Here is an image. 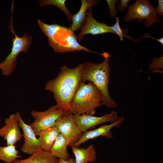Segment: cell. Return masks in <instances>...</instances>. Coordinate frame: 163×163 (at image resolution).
I'll return each mask as SVG.
<instances>
[{
    "instance_id": "18",
    "label": "cell",
    "mask_w": 163,
    "mask_h": 163,
    "mask_svg": "<svg viewBox=\"0 0 163 163\" xmlns=\"http://www.w3.org/2000/svg\"><path fill=\"white\" fill-rule=\"evenodd\" d=\"M68 146V145L66 139L59 133L49 152L58 159L67 160L70 158L67 150Z\"/></svg>"
},
{
    "instance_id": "6",
    "label": "cell",
    "mask_w": 163,
    "mask_h": 163,
    "mask_svg": "<svg viewBox=\"0 0 163 163\" xmlns=\"http://www.w3.org/2000/svg\"><path fill=\"white\" fill-rule=\"evenodd\" d=\"M66 112L56 105L43 111L33 110L31 114L34 121L29 125L36 136H38L41 131L54 126L57 119Z\"/></svg>"
},
{
    "instance_id": "17",
    "label": "cell",
    "mask_w": 163,
    "mask_h": 163,
    "mask_svg": "<svg viewBox=\"0 0 163 163\" xmlns=\"http://www.w3.org/2000/svg\"><path fill=\"white\" fill-rule=\"evenodd\" d=\"M64 40L65 44L62 46L63 53L72 52L75 51H81L84 50L88 53L97 54L101 56L103 54H100L91 50L90 49L80 45L78 43L76 36L71 29L68 35L65 37Z\"/></svg>"
},
{
    "instance_id": "13",
    "label": "cell",
    "mask_w": 163,
    "mask_h": 163,
    "mask_svg": "<svg viewBox=\"0 0 163 163\" xmlns=\"http://www.w3.org/2000/svg\"><path fill=\"white\" fill-rule=\"evenodd\" d=\"M81 5L78 11L73 15L70 28L74 32L80 29L86 16L87 11L90 8L97 5L100 0H81Z\"/></svg>"
},
{
    "instance_id": "1",
    "label": "cell",
    "mask_w": 163,
    "mask_h": 163,
    "mask_svg": "<svg viewBox=\"0 0 163 163\" xmlns=\"http://www.w3.org/2000/svg\"><path fill=\"white\" fill-rule=\"evenodd\" d=\"M82 64L73 68L64 66L55 78L48 81L45 89L52 93L59 108L70 112L72 100L82 81Z\"/></svg>"
},
{
    "instance_id": "21",
    "label": "cell",
    "mask_w": 163,
    "mask_h": 163,
    "mask_svg": "<svg viewBox=\"0 0 163 163\" xmlns=\"http://www.w3.org/2000/svg\"><path fill=\"white\" fill-rule=\"evenodd\" d=\"M116 22L115 24L112 26H110L112 33L117 35L119 37L120 41H123V38L124 37L132 41H136V40L128 35L127 33L128 30L127 28L124 30L121 29L119 24L120 21L119 18L116 17Z\"/></svg>"
},
{
    "instance_id": "3",
    "label": "cell",
    "mask_w": 163,
    "mask_h": 163,
    "mask_svg": "<svg viewBox=\"0 0 163 163\" xmlns=\"http://www.w3.org/2000/svg\"><path fill=\"white\" fill-rule=\"evenodd\" d=\"M102 94L92 83L81 81L73 97L70 112L74 115H94L95 109L102 104Z\"/></svg>"
},
{
    "instance_id": "5",
    "label": "cell",
    "mask_w": 163,
    "mask_h": 163,
    "mask_svg": "<svg viewBox=\"0 0 163 163\" xmlns=\"http://www.w3.org/2000/svg\"><path fill=\"white\" fill-rule=\"evenodd\" d=\"M135 19H138V22L145 20V25L147 27L152 26L157 22H160L155 8L147 0H137L128 7V12L124 17V21L129 23Z\"/></svg>"
},
{
    "instance_id": "16",
    "label": "cell",
    "mask_w": 163,
    "mask_h": 163,
    "mask_svg": "<svg viewBox=\"0 0 163 163\" xmlns=\"http://www.w3.org/2000/svg\"><path fill=\"white\" fill-rule=\"evenodd\" d=\"M59 133L55 126L40 132L38 136L41 149L50 151Z\"/></svg>"
},
{
    "instance_id": "15",
    "label": "cell",
    "mask_w": 163,
    "mask_h": 163,
    "mask_svg": "<svg viewBox=\"0 0 163 163\" xmlns=\"http://www.w3.org/2000/svg\"><path fill=\"white\" fill-rule=\"evenodd\" d=\"M58 161V159L49 151L40 149L27 158L16 159L12 163H57Z\"/></svg>"
},
{
    "instance_id": "23",
    "label": "cell",
    "mask_w": 163,
    "mask_h": 163,
    "mask_svg": "<svg viewBox=\"0 0 163 163\" xmlns=\"http://www.w3.org/2000/svg\"><path fill=\"white\" fill-rule=\"evenodd\" d=\"M150 69L154 71H157V69L163 68V56L159 58L153 59L151 63L149 65Z\"/></svg>"
},
{
    "instance_id": "10",
    "label": "cell",
    "mask_w": 163,
    "mask_h": 163,
    "mask_svg": "<svg viewBox=\"0 0 163 163\" xmlns=\"http://www.w3.org/2000/svg\"><path fill=\"white\" fill-rule=\"evenodd\" d=\"M5 123V125L0 128V136L6 141L7 145H14L23 137L16 113L6 118Z\"/></svg>"
},
{
    "instance_id": "27",
    "label": "cell",
    "mask_w": 163,
    "mask_h": 163,
    "mask_svg": "<svg viewBox=\"0 0 163 163\" xmlns=\"http://www.w3.org/2000/svg\"><path fill=\"white\" fill-rule=\"evenodd\" d=\"M150 38L152 39L158 41L162 45L163 44V38L162 37L160 39H157L156 38H155L154 37H152L149 35V33H147L145 34L143 36L141 39V40L142 39H143V38Z\"/></svg>"
},
{
    "instance_id": "26",
    "label": "cell",
    "mask_w": 163,
    "mask_h": 163,
    "mask_svg": "<svg viewBox=\"0 0 163 163\" xmlns=\"http://www.w3.org/2000/svg\"><path fill=\"white\" fill-rule=\"evenodd\" d=\"M57 163H75V162L74 158H70L67 160L58 159V161Z\"/></svg>"
},
{
    "instance_id": "25",
    "label": "cell",
    "mask_w": 163,
    "mask_h": 163,
    "mask_svg": "<svg viewBox=\"0 0 163 163\" xmlns=\"http://www.w3.org/2000/svg\"><path fill=\"white\" fill-rule=\"evenodd\" d=\"M156 14L161 16H163V0H158V5L155 8Z\"/></svg>"
},
{
    "instance_id": "28",
    "label": "cell",
    "mask_w": 163,
    "mask_h": 163,
    "mask_svg": "<svg viewBox=\"0 0 163 163\" xmlns=\"http://www.w3.org/2000/svg\"><path fill=\"white\" fill-rule=\"evenodd\" d=\"M1 122V117L0 116V123Z\"/></svg>"
},
{
    "instance_id": "22",
    "label": "cell",
    "mask_w": 163,
    "mask_h": 163,
    "mask_svg": "<svg viewBox=\"0 0 163 163\" xmlns=\"http://www.w3.org/2000/svg\"><path fill=\"white\" fill-rule=\"evenodd\" d=\"M106 1L109 10L110 15L111 17L116 18L117 11L115 7V4L118 2L119 0H107Z\"/></svg>"
},
{
    "instance_id": "19",
    "label": "cell",
    "mask_w": 163,
    "mask_h": 163,
    "mask_svg": "<svg viewBox=\"0 0 163 163\" xmlns=\"http://www.w3.org/2000/svg\"><path fill=\"white\" fill-rule=\"evenodd\" d=\"M18 153L14 145L0 146V160L5 163H12L17 158H21Z\"/></svg>"
},
{
    "instance_id": "20",
    "label": "cell",
    "mask_w": 163,
    "mask_h": 163,
    "mask_svg": "<svg viewBox=\"0 0 163 163\" xmlns=\"http://www.w3.org/2000/svg\"><path fill=\"white\" fill-rule=\"evenodd\" d=\"M66 0H42L39 1V4L41 7H43L49 5L56 6L60 9L66 14L68 21H72L73 14L66 8L65 3Z\"/></svg>"
},
{
    "instance_id": "9",
    "label": "cell",
    "mask_w": 163,
    "mask_h": 163,
    "mask_svg": "<svg viewBox=\"0 0 163 163\" xmlns=\"http://www.w3.org/2000/svg\"><path fill=\"white\" fill-rule=\"evenodd\" d=\"M79 33L77 35L78 40L81 41L84 36L88 34L95 35L107 33H111L110 26L100 23L94 17L92 8L88 9L87 12L85 20L82 24Z\"/></svg>"
},
{
    "instance_id": "24",
    "label": "cell",
    "mask_w": 163,
    "mask_h": 163,
    "mask_svg": "<svg viewBox=\"0 0 163 163\" xmlns=\"http://www.w3.org/2000/svg\"><path fill=\"white\" fill-rule=\"evenodd\" d=\"M130 0H121L119 4L117 5V7L121 12H124L128 8V3Z\"/></svg>"
},
{
    "instance_id": "7",
    "label": "cell",
    "mask_w": 163,
    "mask_h": 163,
    "mask_svg": "<svg viewBox=\"0 0 163 163\" xmlns=\"http://www.w3.org/2000/svg\"><path fill=\"white\" fill-rule=\"evenodd\" d=\"M73 115L67 112L57 119L55 124L70 147L78 140L83 133L75 121Z\"/></svg>"
},
{
    "instance_id": "4",
    "label": "cell",
    "mask_w": 163,
    "mask_h": 163,
    "mask_svg": "<svg viewBox=\"0 0 163 163\" xmlns=\"http://www.w3.org/2000/svg\"><path fill=\"white\" fill-rule=\"evenodd\" d=\"M32 37L27 34L22 37L18 36L14 34L12 40V47L10 53L0 63V69L3 75H10L15 69L17 65V58L21 52L27 53L30 45Z\"/></svg>"
},
{
    "instance_id": "14",
    "label": "cell",
    "mask_w": 163,
    "mask_h": 163,
    "mask_svg": "<svg viewBox=\"0 0 163 163\" xmlns=\"http://www.w3.org/2000/svg\"><path fill=\"white\" fill-rule=\"evenodd\" d=\"M71 147L75 157V163L93 162L96 159V152L94 145L92 144L86 148H79L73 146Z\"/></svg>"
},
{
    "instance_id": "8",
    "label": "cell",
    "mask_w": 163,
    "mask_h": 163,
    "mask_svg": "<svg viewBox=\"0 0 163 163\" xmlns=\"http://www.w3.org/2000/svg\"><path fill=\"white\" fill-rule=\"evenodd\" d=\"M73 118L80 130L83 133L99 125L114 122L120 117L118 116L116 112L112 111L110 113L105 114L100 117L83 114L74 115Z\"/></svg>"
},
{
    "instance_id": "11",
    "label": "cell",
    "mask_w": 163,
    "mask_h": 163,
    "mask_svg": "<svg viewBox=\"0 0 163 163\" xmlns=\"http://www.w3.org/2000/svg\"><path fill=\"white\" fill-rule=\"evenodd\" d=\"M19 127L23 132L24 142L21 148V152L31 155L41 149L38 139L29 125L26 123L22 119L20 113L17 112Z\"/></svg>"
},
{
    "instance_id": "12",
    "label": "cell",
    "mask_w": 163,
    "mask_h": 163,
    "mask_svg": "<svg viewBox=\"0 0 163 163\" xmlns=\"http://www.w3.org/2000/svg\"><path fill=\"white\" fill-rule=\"evenodd\" d=\"M124 121V117L123 116L114 122L108 124L103 125L93 130H88L83 133L78 140L72 146L79 147L88 141L100 136H104L106 139H110L113 136L111 129L114 127L120 126Z\"/></svg>"
},
{
    "instance_id": "2",
    "label": "cell",
    "mask_w": 163,
    "mask_h": 163,
    "mask_svg": "<svg viewBox=\"0 0 163 163\" xmlns=\"http://www.w3.org/2000/svg\"><path fill=\"white\" fill-rule=\"evenodd\" d=\"M103 54L104 60L101 63L86 62L82 64V81H89L99 90L102 95L103 105L115 108L117 104L111 97L108 88L110 70L109 61L111 55L106 52Z\"/></svg>"
}]
</instances>
